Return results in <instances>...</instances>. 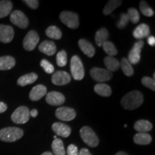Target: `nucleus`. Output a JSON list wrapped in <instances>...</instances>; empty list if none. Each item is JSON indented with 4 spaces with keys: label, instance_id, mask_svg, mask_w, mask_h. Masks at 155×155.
<instances>
[{
    "label": "nucleus",
    "instance_id": "1",
    "mask_svg": "<svg viewBox=\"0 0 155 155\" xmlns=\"http://www.w3.org/2000/svg\"><path fill=\"white\" fill-rule=\"evenodd\" d=\"M144 101V97L138 91H132L128 93L121 98V104L127 110H134L139 108Z\"/></svg>",
    "mask_w": 155,
    "mask_h": 155
},
{
    "label": "nucleus",
    "instance_id": "2",
    "mask_svg": "<svg viewBox=\"0 0 155 155\" xmlns=\"http://www.w3.org/2000/svg\"><path fill=\"white\" fill-rule=\"evenodd\" d=\"M24 135L22 129L17 127H7L0 130V140L6 142H14Z\"/></svg>",
    "mask_w": 155,
    "mask_h": 155
},
{
    "label": "nucleus",
    "instance_id": "3",
    "mask_svg": "<svg viewBox=\"0 0 155 155\" xmlns=\"http://www.w3.org/2000/svg\"><path fill=\"white\" fill-rule=\"evenodd\" d=\"M71 71L75 81H81L84 78L85 71L82 61L78 55H73L71 60Z\"/></svg>",
    "mask_w": 155,
    "mask_h": 155
},
{
    "label": "nucleus",
    "instance_id": "4",
    "mask_svg": "<svg viewBox=\"0 0 155 155\" xmlns=\"http://www.w3.org/2000/svg\"><path fill=\"white\" fill-rule=\"evenodd\" d=\"M80 135L82 140L91 147H96L99 144V139L91 128L83 127L80 130Z\"/></svg>",
    "mask_w": 155,
    "mask_h": 155
},
{
    "label": "nucleus",
    "instance_id": "5",
    "mask_svg": "<svg viewBox=\"0 0 155 155\" xmlns=\"http://www.w3.org/2000/svg\"><path fill=\"white\" fill-rule=\"evenodd\" d=\"M30 110L26 106H19L11 116V119L17 124H23L30 119Z\"/></svg>",
    "mask_w": 155,
    "mask_h": 155
},
{
    "label": "nucleus",
    "instance_id": "6",
    "mask_svg": "<svg viewBox=\"0 0 155 155\" xmlns=\"http://www.w3.org/2000/svg\"><path fill=\"white\" fill-rule=\"evenodd\" d=\"M60 19L63 24L71 29H76L79 26L78 15L73 12H62L60 14Z\"/></svg>",
    "mask_w": 155,
    "mask_h": 155
},
{
    "label": "nucleus",
    "instance_id": "7",
    "mask_svg": "<svg viewBox=\"0 0 155 155\" xmlns=\"http://www.w3.org/2000/svg\"><path fill=\"white\" fill-rule=\"evenodd\" d=\"M90 73L94 80L100 83L110 81L113 77V73L111 71L101 68H93Z\"/></svg>",
    "mask_w": 155,
    "mask_h": 155
},
{
    "label": "nucleus",
    "instance_id": "8",
    "mask_svg": "<svg viewBox=\"0 0 155 155\" xmlns=\"http://www.w3.org/2000/svg\"><path fill=\"white\" fill-rule=\"evenodd\" d=\"M144 42L143 40H138L134 45L133 48L129 52L127 59L131 65H136L140 61L141 49L144 47Z\"/></svg>",
    "mask_w": 155,
    "mask_h": 155
},
{
    "label": "nucleus",
    "instance_id": "9",
    "mask_svg": "<svg viewBox=\"0 0 155 155\" xmlns=\"http://www.w3.org/2000/svg\"><path fill=\"white\" fill-rule=\"evenodd\" d=\"M10 21L12 24L22 29L27 28L29 25L28 18L22 12L19 10H15L11 13Z\"/></svg>",
    "mask_w": 155,
    "mask_h": 155
},
{
    "label": "nucleus",
    "instance_id": "10",
    "mask_svg": "<svg viewBox=\"0 0 155 155\" xmlns=\"http://www.w3.org/2000/svg\"><path fill=\"white\" fill-rule=\"evenodd\" d=\"M39 40L40 38L37 32L35 30H30L23 40V48L28 51H32L38 45Z\"/></svg>",
    "mask_w": 155,
    "mask_h": 155
},
{
    "label": "nucleus",
    "instance_id": "11",
    "mask_svg": "<svg viewBox=\"0 0 155 155\" xmlns=\"http://www.w3.org/2000/svg\"><path fill=\"white\" fill-rule=\"evenodd\" d=\"M55 116L61 121H70L75 119L76 116V112L72 108L60 107L56 110Z\"/></svg>",
    "mask_w": 155,
    "mask_h": 155
},
{
    "label": "nucleus",
    "instance_id": "12",
    "mask_svg": "<svg viewBox=\"0 0 155 155\" xmlns=\"http://www.w3.org/2000/svg\"><path fill=\"white\" fill-rule=\"evenodd\" d=\"M71 77L65 71H58L55 72L52 76V82L56 86H64L71 82Z\"/></svg>",
    "mask_w": 155,
    "mask_h": 155
},
{
    "label": "nucleus",
    "instance_id": "13",
    "mask_svg": "<svg viewBox=\"0 0 155 155\" xmlns=\"http://www.w3.org/2000/svg\"><path fill=\"white\" fill-rule=\"evenodd\" d=\"M14 29L9 25H0V41L3 43H9L14 38Z\"/></svg>",
    "mask_w": 155,
    "mask_h": 155
},
{
    "label": "nucleus",
    "instance_id": "14",
    "mask_svg": "<svg viewBox=\"0 0 155 155\" xmlns=\"http://www.w3.org/2000/svg\"><path fill=\"white\" fill-rule=\"evenodd\" d=\"M45 100L51 106H61L65 103V98L61 93L51 91L46 95Z\"/></svg>",
    "mask_w": 155,
    "mask_h": 155
},
{
    "label": "nucleus",
    "instance_id": "15",
    "mask_svg": "<svg viewBox=\"0 0 155 155\" xmlns=\"http://www.w3.org/2000/svg\"><path fill=\"white\" fill-rule=\"evenodd\" d=\"M52 129L58 136L64 138L68 137L71 134V129L69 126L61 122H55L52 126Z\"/></svg>",
    "mask_w": 155,
    "mask_h": 155
},
{
    "label": "nucleus",
    "instance_id": "16",
    "mask_svg": "<svg viewBox=\"0 0 155 155\" xmlns=\"http://www.w3.org/2000/svg\"><path fill=\"white\" fill-rule=\"evenodd\" d=\"M47 94V88L43 85H38L32 88L30 93V98L33 101L41 99Z\"/></svg>",
    "mask_w": 155,
    "mask_h": 155
},
{
    "label": "nucleus",
    "instance_id": "17",
    "mask_svg": "<svg viewBox=\"0 0 155 155\" xmlns=\"http://www.w3.org/2000/svg\"><path fill=\"white\" fill-rule=\"evenodd\" d=\"M56 50L57 48L55 44L53 41H49V40H45L39 45V50L48 56L55 55Z\"/></svg>",
    "mask_w": 155,
    "mask_h": 155
},
{
    "label": "nucleus",
    "instance_id": "18",
    "mask_svg": "<svg viewBox=\"0 0 155 155\" xmlns=\"http://www.w3.org/2000/svg\"><path fill=\"white\" fill-rule=\"evenodd\" d=\"M78 45L81 51L85 55H86L89 58L94 57L95 53H96V50L91 42L87 41L86 40H84V39H81L78 41Z\"/></svg>",
    "mask_w": 155,
    "mask_h": 155
},
{
    "label": "nucleus",
    "instance_id": "19",
    "mask_svg": "<svg viewBox=\"0 0 155 155\" xmlns=\"http://www.w3.org/2000/svg\"><path fill=\"white\" fill-rule=\"evenodd\" d=\"M150 27L146 24H141L138 25L133 32V35L136 39L141 40V39L145 38L150 35Z\"/></svg>",
    "mask_w": 155,
    "mask_h": 155
},
{
    "label": "nucleus",
    "instance_id": "20",
    "mask_svg": "<svg viewBox=\"0 0 155 155\" xmlns=\"http://www.w3.org/2000/svg\"><path fill=\"white\" fill-rule=\"evenodd\" d=\"M152 124L147 120H139L134 125V128L139 133H147L152 129Z\"/></svg>",
    "mask_w": 155,
    "mask_h": 155
},
{
    "label": "nucleus",
    "instance_id": "21",
    "mask_svg": "<svg viewBox=\"0 0 155 155\" xmlns=\"http://www.w3.org/2000/svg\"><path fill=\"white\" fill-rule=\"evenodd\" d=\"M38 75L35 73H30L28 74L24 75L17 80V84L21 86H25L27 85L32 84L34 82H35L38 79Z\"/></svg>",
    "mask_w": 155,
    "mask_h": 155
},
{
    "label": "nucleus",
    "instance_id": "22",
    "mask_svg": "<svg viewBox=\"0 0 155 155\" xmlns=\"http://www.w3.org/2000/svg\"><path fill=\"white\" fill-rule=\"evenodd\" d=\"M15 65V60L12 56L0 57V71L10 70Z\"/></svg>",
    "mask_w": 155,
    "mask_h": 155
},
{
    "label": "nucleus",
    "instance_id": "23",
    "mask_svg": "<svg viewBox=\"0 0 155 155\" xmlns=\"http://www.w3.org/2000/svg\"><path fill=\"white\" fill-rule=\"evenodd\" d=\"M152 141V137L148 133H137L134 137V142L139 145L150 144Z\"/></svg>",
    "mask_w": 155,
    "mask_h": 155
},
{
    "label": "nucleus",
    "instance_id": "24",
    "mask_svg": "<svg viewBox=\"0 0 155 155\" xmlns=\"http://www.w3.org/2000/svg\"><path fill=\"white\" fill-rule=\"evenodd\" d=\"M108 36H109V34H108V30L106 28H101L100 30L97 31L96 35H95V41H96L97 45L98 47L102 46V45L104 42L107 41Z\"/></svg>",
    "mask_w": 155,
    "mask_h": 155
},
{
    "label": "nucleus",
    "instance_id": "25",
    "mask_svg": "<svg viewBox=\"0 0 155 155\" xmlns=\"http://www.w3.org/2000/svg\"><path fill=\"white\" fill-rule=\"evenodd\" d=\"M104 64L106 66V69L111 72L116 71L120 67V63L115 58L107 56L104 58Z\"/></svg>",
    "mask_w": 155,
    "mask_h": 155
},
{
    "label": "nucleus",
    "instance_id": "26",
    "mask_svg": "<svg viewBox=\"0 0 155 155\" xmlns=\"http://www.w3.org/2000/svg\"><path fill=\"white\" fill-rule=\"evenodd\" d=\"M94 91L99 96L108 97L111 95V88L105 83H98L94 86Z\"/></svg>",
    "mask_w": 155,
    "mask_h": 155
},
{
    "label": "nucleus",
    "instance_id": "27",
    "mask_svg": "<svg viewBox=\"0 0 155 155\" xmlns=\"http://www.w3.org/2000/svg\"><path fill=\"white\" fill-rule=\"evenodd\" d=\"M13 5L11 1L2 0L0 1V18H4L10 14Z\"/></svg>",
    "mask_w": 155,
    "mask_h": 155
},
{
    "label": "nucleus",
    "instance_id": "28",
    "mask_svg": "<svg viewBox=\"0 0 155 155\" xmlns=\"http://www.w3.org/2000/svg\"><path fill=\"white\" fill-rule=\"evenodd\" d=\"M52 150L55 155H65V150L63 141L55 139L52 143Z\"/></svg>",
    "mask_w": 155,
    "mask_h": 155
},
{
    "label": "nucleus",
    "instance_id": "29",
    "mask_svg": "<svg viewBox=\"0 0 155 155\" xmlns=\"http://www.w3.org/2000/svg\"><path fill=\"white\" fill-rule=\"evenodd\" d=\"M122 1H118V0H111L106 4V5L104 7L103 13L104 15H110L114 10L119 7L120 5H121Z\"/></svg>",
    "mask_w": 155,
    "mask_h": 155
},
{
    "label": "nucleus",
    "instance_id": "30",
    "mask_svg": "<svg viewBox=\"0 0 155 155\" xmlns=\"http://www.w3.org/2000/svg\"><path fill=\"white\" fill-rule=\"evenodd\" d=\"M45 33L48 38L55 40H60L62 38V32L56 26H50L46 30Z\"/></svg>",
    "mask_w": 155,
    "mask_h": 155
},
{
    "label": "nucleus",
    "instance_id": "31",
    "mask_svg": "<svg viewBox=\"0 0 155 155\" xmlns=\"http://www.w3.org/2000/svg\"><path fill=\"white\" fill-rule=\"evenodd\" d=\"M120 67L121 68L124 73L127 76H131L134 74V68L130 63L128 61L127 58H122L121 63H120Z\"/></svg>",
    "mask_w": 155,
    "mask_h": 155
},
{
    "label": "nucleus",
    "instance_id": "32",
    "mask_svg": "<svg viewBox=\"0 0 155 155\" xmlns=\"http://www.w3.org/2000/svg\"><path fill=\"white\" fill-rule=\"evenodd\" d=\"M102 46L105 53L108 54V56L113 57V56L116 55L118 53L117 49H116L115 45L111 42L106 41L102 45Z\"/></svg>",
    "mask_w": 155,
    "mask_h": 155
},
{
    "label": "nucleus",
    "instance_id": "33",
    "mask_svg": "<svg viewBox=\"0 0 155 155\" xmlns=\"http://www.w3.org/2000/svg\"><path fill=\"white\" fill-rule=\"evenodd\" d=\"M139 8L143 15L146 17H152L154 15V12L153 11V9L151 8L150 6L148 5V4L147 3V2L145 1H141L139 3Z\"/></svg>",
    "mask_w": 155,
    "mask_h": 155
},
{
    "label": "nucleus",
    "instance_id": "34",
    "mask_svg": "<svg viewBox=\"0 0 155 155\" xmlns=\"http://www.w3.org/2000/svg\"><path fill=\"white\" fill-rule=\"evenodd\" d=\"M68 61L67 53L65 50H61L57 54L56 56V63L60 67H64L66 65Z\"/></svg>",
    "mask_w": 155,
    "mask_h": 155
},
{
    "label": "nucleus",
    "instance_id": "35",
    "mask_svg": "<svg viewBox=\"0 0 155 155\" xmlns=\"http://www.w3.org/2000/svg\"><path fill=\"white\" fill-rule=\"evenodd\" d=\"M128 17H129V21H131L133 24H137L139 22L140 19V15H139V12L134 8H129L128 9Z\"/></svg>",
    "mask_w": 155,
    "mask_h": 155
},
{
    "label": "nucleus",
    "instance_id": "36",
    "mask_svg": "<svg viewBox=\"0 0 155 155\" xmlns=\"http://www.w3.org/2000/svg\"><path fill=\"white\" fill-rule=\"evenodd\" d=\"M141 83H142L143 86L147 87V88H150L152 91H155V81L154 78L144 76L141 79Z\"/></svg>",
    "mask_w": 155,
    "mask_h": 155
},
{
    "label": "nucleus",
    "instance_id": "37",
    "mask_svg": "<svg viewBox=\"0 0 155 155\" xmlns=\"http://www.w3.org/2000/svg\"><path fill=\"white\" fill-rule=\"evenodd\" d=\"M40 65H41V67L43 68L45 73L51 74V73H53L54 72V70H55L54 66L49 61H47V60H42V61H40Z\"/></svg>",
    "mask_w": 155,
    "mask_h": 155
},
{
    "label": "nucleus",
    "instance_id": "38",
    "mask_svg": "<svg viewBox=\"0 0 155 155\" xmlns=\"http://www.w3.org/2000/svg\"><path fill=\"white\" fill-rule=\"evenodd\" d=\"M129 22V17H128V15L126 14V13H122L121 15V17H120V20L117 23V27L119 29L124 28Z\"/></svg>",
    "mask_w": 155,
    "mask_h": 155
},
{
    "label": "nucleus",
    "instance_id": "39",
    "mask_svg": "<svg viewBox=\"0 0 155 155\" xmlns=\"http://www.w3.org/2000/svg\"><path fill=\"white\" fill-rule=\"evenodd\" d=\"M78 147L75 144H70L67 149V155H78Z\"/></svg>",
    "mask_w": 155,
    "mask_h": 155
},
{
    "label": "nucleus",
    "instance_id": "40",
    "mask_svg": "<svg viewBox=\"0 0 155 155\" xmlns=\"http://www.w3.org/2000/svg\"><path fill=\"white\" fill-rule=\"evenodd\" d=\"M23 2H25L30 8L32 9H37L39 6V2L37 0H25Z\"/></svg>",
    "mask_w": 155,
    "mask_h": 155
},
{
    "label": "nucleus",
    "instance_id": "41",
    "mask_svg": "<svg viewBox=\"0 0 155 155\" xmlns=\"http://www.w3.org/2000/svg\"><path fill=\"white\" fill-rule=\"evenodd\" d=\"M147 42L151 46L155 45V38L154 36H150L147 39Z\"/></svg>",
    "mask_w": 155,
    "mask_h": 155
},
{
    "label": "nucleus",
    "instance_id": "42",
    "mask_svg": "<svg viewBox=\"0 0 155 155\" xmlns=\"http://www.w3.org/2000/svg\"><path fill=\"white\" fill-rule=\"evenodd\" d=\"M7 109V104H5V103L0 101V114L4 113V112H5Z\"/></svg>",
    "mask_w": 155,
    "mask_h": 155
},
{
    "label": "nucleus",
    "instance_id": "43",
    "mask_svg": "<svg viewBox=\"0 0 155 155\" xmlns=\"http://www.w3.org/2000/svg\"><path fill=\"white\" fill-rule=\"evenodd\" d=\"M78 155H92V154H91V152H89L88 150H87L86 148H83L80 150Z\"/></svg>",
    "mask_w": 155,
    "mask_h": 155
},
{
    "label": "nucleus",
    "instance_id": "44",
    "mask_svg": "<svg viewBox=\"0 0 155 155\" xmlns=\"http://www.w3.org/2000/svg\"><path fill=\"white\" fill-rule=\"evenodd\" d=\"M38 114V111L37 109H32V111H30V116H32V117L35 118Z\"/></svg>",
    "mask_w": 155,
    "mask_h": 155
},
{
    "label": "nucleus",
    "instance_id": "45",
    "mask_svg": "<svg viewBox=\"0 0 155 155\" xmlns=\"http://www.w3.org/2000/svg\"><path fill=\"white\" fill-rule=\"evenodd\" d=\"M115 155H129V154H127V153L124 152H119L116 153Z\"/></svg>",
    "mask_w": 155,
    "mask_h": 155
},
{
    "label": "nucleus",
    "instance_id": "46",
    "mask_svg": "<svg viewBox=\"0 0 155 155\" xmlns=\"http://www.w3.org/2000/svg\"><path fill=\"white\" fill-rule=\"evenodd\" d=\"M41 155H53V154L52 152H45L42 153Z\"/></svg>",
    "mask_w": 155,
    "mask_h": 155
},
{
    "label": "nucleus",
    "instance_id": "47",
    "mask_svg": "<svg viewBox=\"0 0 155 155\" xmlns=\"http://www.w3.org/2000/svg\"><path fill=\"white\" fill-rule=\"evenodd\" d=\"M54 139H57V136H54Z\"/></svg>",
    "mask_w": 155,
    "mask_h": 155
}]
</instances>
